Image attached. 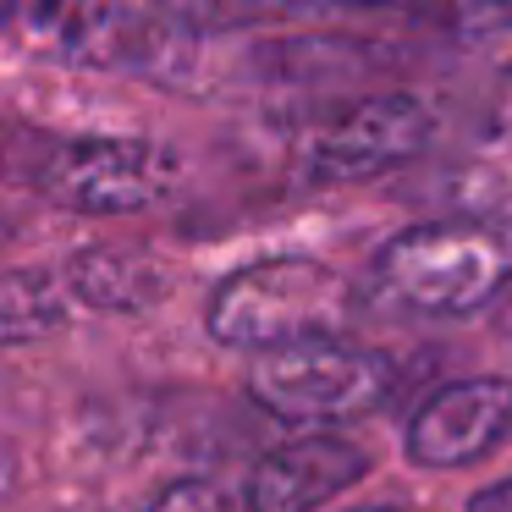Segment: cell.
Here are the masks:
<instances>
[{
  "instance_id": "obj_1",
  "label": "cell",
  "mask_w": 512,
  "mask_h": 512,
  "mask_svg": "<svg viewBox=\"0 0 512 512\" xmlns=\"http://www.w3.org/2000/svg\"><path fill=\"white\" fill-rule=\"evenodd\" d=\"M353 320V287L320 259H259L226 276L210 298V336L243 353L336 342Z\"/></svg>"
},
{
  "instance_id": "obj_2",
  "label": "cell",
  "mask_w": 512,
  "mask_h": 512,
  "mask_svg": "<svg viewBox=\"0 0 512 512\" xmlns=\"http://www.w3.org/2000/svg\"><path fill=\"white\" fill-rule=\"evenodd\" d=\"M380 292L419 314H474L512 281L507 221H424L397 232L375 259Z\"/></svg>"
},
{
  "instance_id": "obj_3",
  "label": "cell",
  "mask_w": 512,
  "mask_h": 512,
  "mask_svg": "<svg viewBox=\"0 0 512 512\" xmlns=\"http://www.w3.org/2000/svg\"><path fill=\"white\" fill-rule=\"evenodd\" d=\"M17 177L39 199L78 215H133L166 199L177 182V155L149 138H34V155L17 160Z\"/></svg>"
},
{
  "instance_id": "obj_4",
  "label": "cell",
  "mask_w": 512,
  "mask_h": 512,
  "mask_svg": "<svg viewBox=\"0 0 512 512\" xmlns=\"http://www.w3.org/2000/svg\"><path fill=\"white\" fill-rule=\"evenodd\" d=\"M248 397L292 424H353L391 397V364L347 342H298L254 358Z\"/></svg>"
},
{
  "instance_id": "obj_5",
  "label": "cell",
  "mask_w": 512,
  "mask_h": 512,
  "mask_svg": "<svg viewBox=\"0 0 512 512\" xmlns=\"http://www.w3.org/2000/svg\"><path fill=\"white\" fill-rule=\"evenodd\" d=\"M430 133L435 122L413 94H369V100H353L342 111H325L303 133L298 155L325 182H358L413 160L430 144Z\"/></svg>"
},
{
  "instance_id": "obj_6",
  "label": "cell",
  "mask_w": 512,
  "mask_h": 512,
  "mask_svg": "<svg viewBox=\"0 0 512 512\" xmlns=\"http://www.w3.org/2000/svg\"><path fill=\"white\" fill-rule=\"evenodd\" d=\"M512 435V380L479 375L441 386L408 424V457L424 468L479 463Z\"/></svg>"
},
{
  "instance_id": "obj_7",
  "label": "cell",
  "mask_w": 512,
  "mask_h": 512,
  "mask_svg": "<svg viewBox=\"0 0 512 512\" xmlns=\"http://www.w3.org/2000/svg\"><path fill=\"white\" fill-rule=\"evenodd\" d=\"M369 457L331 435H309V441H287L265 452L248 474V501L254 512H314L331 496L353 490L364 479Z\"/></svg>"
},
{
  "instance_id": "obj_8",
  "label": "cell",
  "mask_w": 512,
  "mask_h": 512,
  "mask_svg": "<svg viewBox=\"0 0 512 512\" xmlns=\"http://www.w3.org/2000/svg\"><path fill=\"white\" fill-rule=\"evenodd\" d=\"M67 287L78 292L89 309L111 314H144L171 292L166 270L138 248H83L67 265Z\"/></svg>"
},
{
  "instance_id": "obj_9",
  "label": "cell",
  "mask_w": 512,
  "mask_h": 512,
  "mask_svg": "<svg viewBox=\"0 0 512 512\" xmlns=\"http://www.w3.org/2000/svg\"><path fill=\"white\" fill-rule=\"evenodd\" d=\"M325 6L364 17H397V23H413L424 34H446V39L512 34V0H325Z\"/></svg>"
},
{
  "instance_id": "obj_10",
  "label": "cell",
  "mask_w": 512,
  "mask_h": 512,
  "mask_svg": "<svg viewBox=\"0 0 512 512\" xmlns=\"http://www.w3.org/2000/svg\"><path fill=\"white\" fill-rule=\"evenodd\" d=\"M67 325V292L50 270H6L0 276V347L39 342Z\"/></svg>"
},
{
  "instance_id": "obj_11",
  "label": "cell",
  "mask_w": 512,
  "mask_h": 512,
  "mask_svg": "<svg viewBox=\"0 0 512 512\" xmlns=\"http://www.w3.org/2000/svg\"><path fill=\"white\" fill-rule=\"evenodd\" d=\"M144 512H237V507L215 485H204V479H177V485H166Z\"/></svg>"
},
{
  "instance_id": "obj_12",
  "label": "cell",
  "mask_w": 512,
  "mask_h": 512,
  "mask_svg": "<svg viewBox=\"0 0 512 512\" xmlns=\"http://www.w3.org/2000/svg\"><path fill=\"white\" fill-rule=\"evenodd\" d=\"M468 512H512V479H501V485H485L474 501H468Z\"/></svg>"
},
{
  "instance_id": "obj_13",
  "label": "cell",
  "mask_w": 512,
  "mask_h": 512,
  "mask_svg": "<svg viewBox=\"0 0 512 512\" xmlns=\"http://www.w3.org/2000/svg\"><path fill=\"white\" fill-rule=\"evenodd\" d=\"M23 17H28V0H0V45H17Z\"/></svg>"
},
{
  "instance_id": "obj_14",
  "label": "cell",
  "mask_w": 512,
  "mask_h": 512,
  "mask_svg": "<svg viewBox=\"0 0 512 512\" xmlns=\"http://www.w3.org/2000/svg\"><path fill=\"white\" fill-rule=\"evenodd\" d=\"M501 122L512 127V72H507V78H501Z\"/></svg>"
},
{
  "instance_id": "obj_15",
  "label": "cell",
  "mask_w": 512,
  "mask_h": 512,
  "mask_svg": "<svg viewBox=\"0 0 512 512\" xmlns=\"http://www.w3.org/2000/svg\"><path fill=\"white\" fill-rule=\"evenodd\" d=\"M100 6H149V0H100Z\"/></svg>"
}]
</instances>
